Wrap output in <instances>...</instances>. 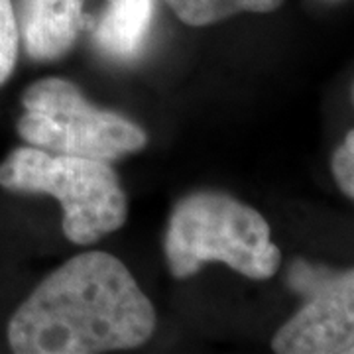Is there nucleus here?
Here are the masks:
<instances>
[{
  "label": "nucleus",
  "instance_id": "5",
  "mask_svg": "<svg viewBox=\"0 0 354 354\" xmlns=\"http://www.w3.org/2000/svg\"><path fill=\"white\" fill-rule=\"evenodd\" d=\"M304 307L272 339L278 354H351L354 351V272H333L295 260L288 274Z\"/></svg>",
  "mask_w": 354,
  "mask_h": 354
},
{
  "label": "nucleus",
  "instance_id": "7",
  "mask_svg": "<svg viewBox=\"0 0 354 354\" xmlns=\"http://www.w3.org/2000/svg\"><path fill=\"white\" fill-rule=\"evenodd\" d=\"M152 18L153 0H106L104 12L93 26V39L111 59H134L146 41Z\"/></svg>",
  "mask_w": 354,
  "mask_h": 354
},
{
  "label": "nucleus",
  "instance_id": "6",
  "mask_svg": "<svg viewBox=\"0 0 354 354\" xmlns=\"http://www.w3.org/2000/svg\"><path fill=\"white\" fill-rule=\"evenodd\" d=\"M85 0H18L16 26L26 53L53 62L73 48L85 26Z\"/></svg>",
  "mask_w": 354,
  "mask_h": 354
},
{
  "label": "nucleus",
  "instance_id": "10",
  "mask_svg": "<svg viewBox=\"0 0 354 354\" xmlns=\"http://www.w3.org/2000/svg\"><path fill=\"white\" fill-rule=\"evenodd\" d=\"M333 165V176L339 183L341 191L353 199L354 197V130H348L346 138L337 148V152L330 160Z\"/></svg>",
  "mask_w": 354,
  "mask_h": 354
},
{
  "label": "nucleus",
  "instance_id": "9",
  "mask_svg": "<svg viewBox=\"0 0 354 354\" xmlns=\"http://www.w3.org/2000/svg\"><path fill=\"white\" fill-rule=\"evenodd\" d=\"M18 26L12 0H0V85L12 75L18 59Z\"/></svg>",
  "mask_w": 354,
  "mask_h": 354
},
{
  "label": "nucleus",
  "instance_id": "2",
  "mask_svg": "<svg viewBox=\"0 0 354 354\" xmlns=\"http://www.w3.org/2000/svg\"><path fill=\"white\" fill-rule=\"evenodd\" d=\"M171 276H195L209 262H223L250 279L276 276L281 252L264 216L250 205L216 191L191 193L177 203L165 232Z\"/></svg>",
  "mask_w": 354,
  "mask_h": 354
},
{
  "label": "nucleus",
  "instance_id": "3",
  "mask_svg": "<svg viewBox=\"0 0 354 354\" xmlns=\"http://www.w3.org/2000/svg\"><path fill=\"white\" fill-rule=\"evenodd\" d=\"M0 185L14 193H44L64 209V232L73 244L87 246L127 223L122 183L109 162L16 148L0 164Z\"/></svg>",
  "mask_w": 354,
  "mask_h": 354
},
{
  "label": "nucleus",
  "instance_id": "8",
  "mask_svg": "<svg viewBox=\"0 0 354 354\" xmlns=\"http://www.w3.org/2000/svg\"><path fill=\"white\" fill-rule=\"evenodd\" d=\"M181 22L209 26L241 12H274L283 0H165Z\"/></svg>",
  "mask_w": 354,
  "mask_h": 354
},
{
  "label": "nucleus",
  "instance_id": "1",
  "mask_svg": "<svg viewBox=\"0 0 354 354\" xmlns=\"http://www.w3.org/2000/svg\"><path fill=\"white\" fill-rule=\"evenodd\" d=\"M156 329L152 301L109 252L59 266L14 311L8 344L18 354H93L142 346Z\"/></svg>",
  "mask_w": 354,
  "mask_h": 354
},
{
  "label": "nucleus",
  "instance_id": "4",
  "mask_svg": "<svg viewBox=\"0 0 354 354\" xmlns=\"http://www.w3.org/2000/svg\"><path fill=\"white\" fill-rule=\"evenodd\" d=\"M24 114L16 130L30 146L46 152L67 153L113 162L144 150L146 132L83 97L75 83L62 77H46L22 95Z\"/></svg>",
  "mask_w": 354,
  "mask_h": 354
}]
</instances>
